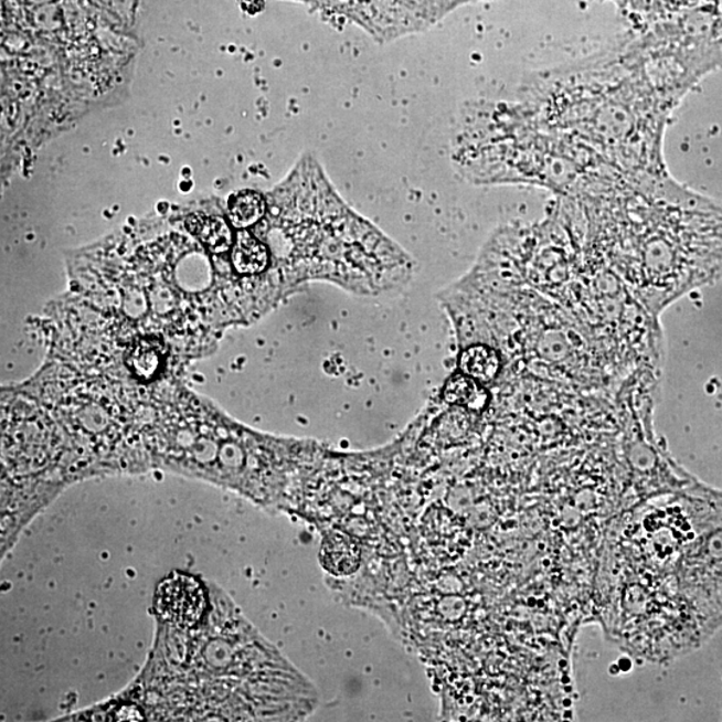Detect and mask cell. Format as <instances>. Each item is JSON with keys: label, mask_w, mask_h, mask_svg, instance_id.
<instances>
[{"label": "cell", "mask_w": 722, "mask_h": 722, "mask_svg": "<svg viewBox=\"0 0 722 722\" xmlns=\"http://www.w3.org/2000/svg\"><path fill=\"white\" fill-rule=\"evenodd\" d=\"M267 213V199L256 190H241L232 195L227 204V217L234 230H249L262 223Z\"/></svg>", "instance_id": "cell-8"}, {"label": "cell", "mask_w": 722, "mask_h": 722, "mask_svg": "<svg viewBox=\"0 0 722 722\" xmlns=\"http://www.w3.org/2000/svg\"><path fill=\"white\" fill-rule=\"evenodd\" d=\"M655 214L633 213L613 263L644 306L667 304L722 275V208L669 182Z\"/></svg>", "instance_id": "cell-1"}, {"label": "cell", "mask_w": 722, "mask_h": 722, "mask_svg": "<svg viewBox=\"0 0 722 722\" xmlns=\"http://www.w3.org/2000/svg\"><path fill=\"white\" fill-rule=\"evenodd\" d=\"M233 268L243 277L267 274L274 262L269 246L249 230H238L231 251Z\"/></svg>", "instance_id": "cell-5"}, {"label": "cell", "mask_w": 722, "mask_h": 722, "mask_svg": "<svg viewBox=\"0 0 722 722\" xmlns=\"http://www.w3.org/2000/svg\"><path fill=\"white\" fill-rule=\"evenodd\" d=\"M128 360L132 371L139 376L149 378L160 363V350L153 341L142 340L132 348Z\"/></svg>", "instance_id": "cell-10"}, {"label": "cell", "mask_w": 722, "mask_h": 722, "mask_svg": "<svg viewBox=\"0 0 722 722\" xmlns=\"http://www.w3.org/2000/svg\"><path fill=\"white\" fill-rule=\"evenodd\" d=\"M187 225L189 231L215 255L232 251L233 225L225 219L219 217V215L195 214L188 219Z\"/></svg>", "instance_id": "cell-7"}, {"label": "cell", "mask_w": 722, "mask_h": 722, "mask_svg": "<svg viewBox=\"0 0 722 722\" xmlns=\"http://www.w3.org/2000/svg\"><path fill=\"white\" fill-rule=\"evenodd\" d=\"M502 353L487 343H467L459 353V371L486 385L499 378L502 371Z\"/></svg>", "instance_id": "cell-6"}, {"label": "cell", "mask_w": 722, "mask_h": 722, "mask_svg": "<svg viewBox=\"0 0 722 722\" xmlns=\"http://www.w3.org/2000/svg\"><path fill=\"white\" fill-rule=\"evenodd\" d=\"M329 18L344 19L380 42L426 30L468 0H309Z\"/></svg>", "instance_id": "cell-2"}, {"label": "cell", "mask_w": 722, "mask_h": 722, "mask_svg": "<svg viewBox=\"0 0 722 722\" xmlns=\"http://www.w3.org/2000/svg\"><path fill=\"white\" fill-rule=\"evenodd\" d=\"M677 576L708 626L722 620V525L696 538L677 561Z\"/></svg>", "instance_id": "cell-3"}, {"label": "cell", "mask_w": 722, "mask_h": 722, "mask_svg": "<svg viewBox=\"0 0 722 722\" xmlns=\"http://www.w3.org/2000/svg\"><path fill=\"white\" fill-rule=\"evenodd\" d=\"M442 396L448 404L465 405L468 408H478L485 404L487 391L485 385L477 382L464 372L455 373L443 387Z\"/></svg>", "instance_id": "cell-9"}, {"label": "cell", "mask_w": 722, "mask_h": 722, "mask_svg": "<svg viewBox=\"0 0 722 722\" xmlns=\"http://www.w3.org/2000/svg\"><path fill=\"white\" fill-rule=\"evenodd\" d=\"M205 607L204 587L192 575L173 573L157 588L158 616L179 628H192L204 616Z\"/></svg>", "instance_id": "cell-4"}]
</instances>
